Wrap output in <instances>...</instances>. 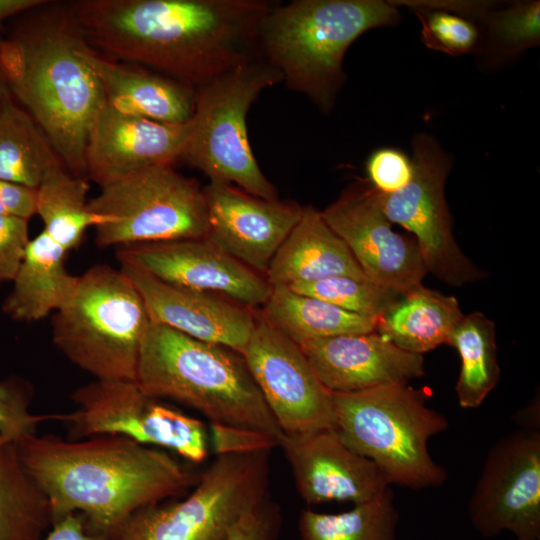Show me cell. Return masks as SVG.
I'll list each match as a JSON object with an SVG mask.
<instances>
[{"instance_id": "obj_1", "label": "cell", "mask_w": 540, "mask_h": 540, "mask_svg": "<svg viewBox=\"0 0 540 540\" xmlns=\"http://www.w3.org/2000/svg\"><path fill=\"white\" fill-rule=\"evenodd\" d=\"M265 0H76L84 39L117 58L197 89L261 59Z\"/></svg>"}, {"instance_id": "obj_2", "label": "cell", "mask_w": 540, "mask_h": 540, "mask_svg": "<svg viewBox=\"0 0 540 540\" xmlns=\"http://www.w3.org/2000/svg\"><path fill=\"white\" fill-rule=\"evenodd\" d=\"M17 446L53 523L80 514L91 532L111 539L136 512L184 494L199 476L167 452L119 435L66 440L34 433Z\"/></svg>"}, {"instance_id": "obj_3", "label": "cell", "mask_w": 540, "mask_h": 540, "mask_svg": "<svg viewBox=\"0 0 540 540\" xmlns=\"http://www.w3.org/2000/svg\"><path fill=\"white\" fill-rule=\"evenodd\" d=\"M22 12L10 35L25 51L26 67L11 91L41 128L62 165L87 176L86 148L93 124L106 104L101 84L80 54L84 37L68 7L46 3Z\"/></svg>"}, {"instance_id": "obj_4", "label": "cell", "mask_w": 540, "mask_h": 540, "mask_svg": "<svg viewBox=\"0 0 540 540\" xmlns=\"http://www.w3.org/2000/svg\"><path fill=\"white\" fill-rule=\"evenodd\" d=\"M398 19L396 4L381 0L275 2L261 20L259 48L288 89L327 114L345 82L349 46L364 32Z\"/></svg>"}, {"instance_id": "obj_5", "label": "cell", "mask_w": 540, "mask_h": 540, "mask_svg": "<svg viewBox=\"0 0 540 540\" xmlns=\"http://www.w3.org/2000/svg\"><path fill=\"white\" fill-rule=\"evenodd\" d=\"M135 382L152 398H169L203 414L210 423L267 433L282 431L243 356L150 322L142 340Z\"/></svg>"}, {"instance_id": "obj_6", "label": "cell", "mask_w": 540, "mask_h": 540, "mask_svg": "<svg viewBox=\"0 0 540 540\" xmlns=\"http://www.w3.org/2000/svg\"><path fill=\"white\" fill-rule=\"evenodd\" d=\"M429 395L426 388L409 384L332 393L334 428L348 447L373 461L390 484L416 490L438 487L447 473L431 457L428 441L449 422L429 407Z\"/></svg>"}, {"instance_id": "obj_7", "label": "cell", "mask_w": 540, "mask_h": 540, "mask_svg": "<svg viewBox=\"0 0 540 540\" xmlns=\"http://www.w3.org/2000/svg\"><path fill=\"white\" fill-rule=\"evenodd\" d=\"M150 322L140 293L122 271L97 264L77 276L72 294L53 313L52 340L95 379L135 381Z\"/></svg>"}, {"instance_id": "obj_8", "label": "cell", "mask_w": 540, "mask_h": 540, "mask_svg": "<svg viewBox=\"0 0 540 540\" xmlns=\"http://www.w3.org/2000/svg\"><path fill=\"white\" fill-rule=\"evenodd\" d=\"M281 81L280 73L261 58L195 89L181 160L202 171L210 182L231 184L256 197L278 200L276 187L254 156L246 120L260 93Z\"/></svg>"}, {"instance_id": "obj_9", "label": "cell", "mask_w": 540, "mask_h": 540, "mask_svg": "<svg viewBox=\"0 0 540 540\" xmlns=\"http://www.w3.org/2000/svg\"><path fill=\"white\" fill-rule=\"evenodd\" d=\"M89 199L104 222L95 227L99 247L205 238L203 187L172 165H154L103 181Z\"/></svg>"}, {"instance_id": "obj_10", "label": "cell", "mask_w": 540, "mask_h": 540, "mask_svg": "<svg viewBox=\"0 0 540 540\" xmlns=\"http://www.w3.org/2000/svg\"><path fill=\"white\" fill-rule=\"evenodd\" d=\"M271 451L216 456L187 496L139 510L116 540H226L269 494Z\"/></svg>"}, {"instance_id": "obj_11", "label": "cell", "mask_w": 540, "mask_h": 540, "mask_svg": "<svg viewBox=\"0 0 540 540\" xmlns=\"http://www.w3.org/2000/svg\"><path fill=\"white\" fill-rule=\"evenodd\" d=\"M71 399L75 410L50 417L66 422L76 438L119 435L169 449L195 464L207 458L204 423L147 396L135 381L95 379L76 389Z\"/></svg>"}, {"instance_id": "obj_12", "label": "cell", "mask_w": 540, "mask_h": 540, "mask_svg": "<svg viewBox=\"0 0 540 540\" xmlns=\"http://www.w3.org/2000/svg\"><path fill=\"white\" fill-rule=\"evenodd\" d=\"M410 181L393 193H381L383 211L391 223L414 234L427 273L449 286L460 287L487 278L460 249L452 233V217L444 187L450 158L429 134L412 141Z\"/></svg>"}, {"instance_id": "obj_13", "label": "cell", "mask_w": 540, "mask_h": 540, "mask_svg": "<svg viewBox=\"0 0 540 540\" xmlns=\"http://www.w3.org/2000/svg\"><path fill=\"white\" fill-rule=\"evenodd\" d=\"M468 513L484 537L503 531L516 540H540V432L522 429L489 450Z\"/></svg>"}, {"instance_id": "obj_14", "label": "cell", "mask_w": 540, "mask_h": 540, "mask_svg": "<svg viewBox=\"0 0 540 540\" xmlns=\"http://www.w3.org/2000/svg\"><path fill=\"white\" fill-rule=\"evenodd\" d=\"M242 354L284 434L334 428L332 393L320 382L300 347L257 313Z\"/></svg>"}, {"instance_id": "obj_15", "label": "cell", "mask_w": 540, "mask_h": 540, "mask_svg": "<svg viewBox=\"0 0 540 540\" xmlns=\"http://www.w3.org/2000/svg\"><path fill=\"white\" fill-rule=\"evenodd\" d=\"M321 214L368 280L400 295L422 285L428 273L415 239L392 229L380 191L367 179L353 181Z\"/></svg>"}, {"instance_id": "obj_16", "label": "cell", "mask_w": 540, "mask_h": 540, "mask_svg": "<svg viewBox=\"0 0 540 540\" xmlns=\"http://www.w3.org/2000/svg\"><path fill=\"white\" fill-rule=\"evenodd\" d=\"M117 259L170 284L223 296L247 308L263 306L272 286L265 276L207 238L122 246Z\"/></svg>"}, {"instance_id": "obj_17", "label": "cell", "mask_w": 540, "mask_h": 540, "mask_svg": "<svg viewBox=\"0 0 540 540\" xmlns=\"http://www.w3.org/2000/svg\"><path fill=\"white\" fill-rule=\"evenodd\" d=\"M278 446L308 505L331 501L357 505L373 500L391 485L382 470L348 447L335 428L283 433Z\"/></svg>"}, {"instance_id": "obj_18", "label": "cell", "mask_w": 540, "mask_h": 540, "mask_svg": "<svg viewBox=\"0 0 540 540\" xmlns=\"http://www.w3.org/2000/svg\"><path fill=\"white\" fill-rule=\"evenodd\" d=\"M208 218L205 238L264 274L300 219L302 206L293 201L266 200L221 182L203 187Z\"/></svg>"}, {"instance_id": "obj_19", "label": "cell", "mask_w": 540, "mask_h": 540, "mask_svg": "<svg viewBox=\"0 0 540 540\" xmlns=\"http://www.w3.org/2000/svg\"><path fill=\"white\" fill-rule=\"evenodd\" d=\"M118 261L140 293L151 322L243 354L255 327L252 309L217 294L170 284L131 262Z\"/></svg>"}, {"instance_id": "obj_20", "label": "cell", "mask_w": 540, "mask_h": 540, "mask_svg": "<svg viewBox=\"0 0 540 540\" xmlns=\"http://www.w3.org/2000/svg\"><path fill=\"white\" fill-rule=\"evenodd\" d=\"M296 344L320 382L332 393L409 384L425 375L423 355L404 351L375 331Z\"/></svg>"}, {"instance_id": "obj_21", "label": "cell", "mask_w": 540, "mask_h": 540, "mask_svg": "<svg viewBox=\"0 0 540 540\" xmlns=\"http://www.w3.org/2000/svg\"><path fill=\"white\" fill-rule=\"evenodd\" d=\"M187 133V123L126 115L105 104L87 143V177L100 184L141 168L173 165L182 158Z\"/></svg>"}, {"instance_id": "obj_22", "label": "cell", "mask_w": 540, "mask_h": 540, "mask_svg": "<svg viewBox=\"0 0 540 540\" xmlns=\"http://www.w3.org/2000/svg\"><path fill=\"white\" fill-rule=\"evenodd\" d=\"M79 51L95 72L106 104L115 111L175 125L190 120L195 102L192 87L155 71L105 58L86 40Z\"/></svg>"}, {"instance_id": "obj_23", "label": "cell", "mask_w": 540, "mask_h": 540, "mask_svg": "<svg viewBox=\"0 0 540 540\" xmlns=\"http://www.w3.org/2000/svg\"><path fill=\"white\" fill-rule=\"evenodd\" d=\"M332 276L368 280L321 211L302 206L300 219L271 260L265 278L271 286H290Z\"/></svg>"}, {"instance_id": "obj_24", "label": "cell", "mask_w": 540, "mask_h": 540, "mask_svg": "<svg viewBox=\"0 0 540 540\" xmlns=\"http://www.w3.org/2000/svg\"><path fill=\"white\" fill-rule=\"evenodd\" d=\"M67 254L43 230L30 239L3 311L18 321H38L61 308L77 280L65 267Z\"/></svg>"}, {"instance_id": "obj_25", "label": "cell", "mask_w": 540, "mask_h": 540, "mask_svg": "<svg viewBox=\"0 0 540 540\" xmlns=\"http://www.w3.org/2000/svg\"><path fill=\"white\" fill-rule=\"evenodd\" d=\"M462 317L457 298L421 285L388 307L376 320L375 332L404 351L423 355L448 344Z\"/></svg>"}, {"instance_id": "obj_26", "label": "cell", "mask_w": 540, "mask_h": 540, "mask_svg": "<svg viewBox=\"0 0 540 540\" xmlns=\"http://www.w3.org/2000/svg\"><path fill=\"white\" fill-rule=\"evenodd\" d=\"M257 315L295 343L343 334L375 331L376 320L340 309L320 299L272 286Z\"/></svg>"}, {"instance_id": "obj_27", "label": "cell", "mask_w": 540, "mask_h": 540, "mask_svg": "<svg viewBox=\"0 0 540 540\" xmlns=\"http://www.w3.org/2000/svg\"><path fill=\"white\" fill-rule=\"evenodd\" d=\"M52 525L49 501L25 469L17 442L0 434V540H44Z\"/></svg>"}, {"instance_id": "obj_28", "label": "cell", "mask_w": 540, "mask_h": 540, "mask_svg": "<svg viewBox=\"0 0 540 540\" xmlns=\"http://www.w3.org/2000/svg\"><path fill=\"white\" fill-rule=\"evenodd\" d=\"M59 165L38 124L8 97L0 108V179L36 190L46 172Z\"/></svg>"}, {"instance_id": "obj_29", "label": "cell", "mask_w": 540, "mask_h": 540, "mask_svg": "<svg viewBox=\"0 0 540 540\" xmlns=\"http://www.w3.org/2000/svg\"><path fill=\"white\" fill-rule=\"evenodd\" d=\"M88 191L87 179L72 175L63 165L48 170L36 189V214L43 231L68 253L81 243L88 228L104 222L90 210Z\"/></svg>"}, {"instance_id": "obj_30", "label": "cell", "mask_w": 540, "mask_h": 540, "mask_svg": "<svg viewBox=\"0 0 540 540\" xmlns=\"http://www.w3.org/2000/svg\"><path fill=\"white\" fill-rule=\"evenodd\" d=\"M461 367L455 386L462 408H478L500 380L495 323L482 312L463 315L450 334Z\"/></svg>"}, {"instance_id": "obj_31", "label": "cell", "mask_w": 540, "mask_h": 540, "mask_svg": "<svg viewBox=\"0 0 540 540\" xmlns=\"http://www.w3.org/2000/svg\"><path fill=\"white\" fill-rule=\"evenodd\" d=\"M399 512L392 489L342 513L303 510L298 520L300 540H398Z\"/></svg>"}, {"instance_id": "obj_32", "label": "cell", "mask_w": 540, "mask_h": 540, "mask_svg": "<svg viewBox=\"0 0 540 540\" xmlns=\"http://www.w3.org/2000/svg\"><path fill=\"white\" fill-rule=\"evenodd\" d=\"M296 293L314 297L347 312L377 320L400 294L370 280L332 276L288 286Z\"/></svg>"}, {"instance_id": "obj_33", "label": "cell", "mask_w": 540, "mask_h": 540, "mask_svg": "<svg viewBox=\"0 0 540 540\" xmlns=\"http://www.w3.org/2000/svg\"><path fill=\"white\" fill-rule=\"evenodd\" d=\"M406 3L417 7L415 13L421 21L422 39L426 46L450 55L465 54L474 50L479 33L471 21L423 3Z\"/></svg>"}, {"instance_id": "obj_34", "label": "cell", "mask_w": 540, "mask_h": 540, "mask_svg": "<svg viewBox=\"0 0 540 540\" xmlns=\"http://www.w3.org/2000/svg\"><path fill=\"white\" fill-rule=\"evenodd\" d=\"M539 1L518 3L494 13L489 20V35L502 54L520 52L536 45L540 38Z\"/></svg>"}, {"instance_id": "obj_35", "label": "cell", "mask_w": 540, "mask_h": 540, "mask_svg": "<svg viewBox=\"0 0 540 540\" xmlns=\"http://www.w3.org/2000/svg\"><path fill=\"white\" fill-rule=\"evenodd\" d=\"M30 390L20 380L0 381V434L19 441L36 433L38 425L50 415H37L29 411Z\"/></svg>"}, {"instance_id": "obj_36", "label": "cell", "mask_w": 540, "mask_h": 540, "mask_svg": "<svg viewBox=\"0 0 540 540\" xmlns=\"http://www.w3.org/2000/svg\"><path fill=\"white\" fill-rule=\"evenodd\" d=\"M366 170L367 180L378 191L393 193L410 181L412 161L398 149L381 148L370 155Z\"/></svg>"}, {"instance_id": "obj_37", "label": "cell", "mask_w": 540, "mask_h": 540, "mask_svg": "<svg viewBox=\"0 0 540 540\" xmlns=\"http://www.w3.org/2000/svg\"><path fill=\"white\" fill-rule=\"evenodd\" d=\"M209 433L216 456L272 450L279 445L272 435L238 426L210 423Z\"/></svg>"}, {"instance_id": "obj_38", "label": "cell", "mask_w": 540, "mask_h": 540, "mask_svg": "<svg viewBox=\"0 0 540 540\" xmlns=\"http://www.w3.org/2000/svg\"><path fill=\"white\" fill-rule=\"evenodd\" d=\"M281 523L279 506L271 499L269 493L240 518L226 540H276Z\"/></svg>"}, {"instance_id": "obj_39", "label": "cell", "mask_w": 540, "mask_h": 540, "mask_svg": "<svg viewBox=\"0 0 540 540\" xmlns=\"http://www.w3.org/2000/svg\"><path fill=\"white\" fill-rule=\"evenodd\" d=\"M27 219L0 216V283L13 281L29 242Z\"/></svg>"}, {"instance_id": "obj_40", "label": "cell", "mask_w": 540, "mask_h": 540, "mask_svg": "<svg viewBox=\"0 0 540 540\" xmlns=\"http://www.w3.org/2000/svg\"><path fill=\"white\" fill-rule=\"evenodd\" d=\"M36 214V190L0 179V216L29 220Z\"/></svg>"}, {"instance_id": "obj_41", "label": "cell", "mask_w": 540, "mask_h": 540, "mask_svg": "<svg viewBox=\"0 0 540 540\" xmlns=\"http://www.w3.org/2000/svg\"><path fill=\"white\" fill-rule=\"evenodd\" d=\"M44 540H113L91 532L80 514H69L54 522Z\"/></svg>"}, {"instance_id": "obj_42", "label": "cell", "mask_w": 540, "mask_h": 540, "mask_svg": "<svg viewBox=\"0 0 540 540\" xmlns=\"http://www.w3.org/2000/svg\"><path fill=\"white\" fill-rule=\"evenodd\" d=\"M45 0H0V29L6 20L43 4Z\"/></svg>"}, {"instance_id": "obj_43", "label": "cell", "mask_w": 540, "mask_h": 540, "mask_svg": "<svg viewBox=\"0 0 540 540\" xmlns=\"http://www.w3.org/2000/svg\"><path fill=\"white\" fill-rule=\"evenodd\" d=\"M1 38L2 37L0 36V40ZM10 96H12V94L8 88V85L5 81V78L3 76V73L0 67V108L2 107L5 100Z\"/></svg>"}]
</instances>
